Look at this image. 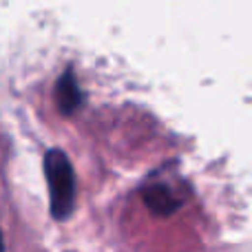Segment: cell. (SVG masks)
I'll use <instances>...</instances> for the list:
<instances>
[{
	"label": "cell",
	"mask_w": 252,
	"mask_h": 252,
	"mask_svg": "<svg viewBox=\"0 0 252 252\" xmlns=\"http://www.w3.org/2000/svg\"><path fill=\"white\" fill-rule=\"evenodd\" d=\"M56 104L58 109L62 111L64 115H71L80 109L82 104V91H80V84L75 80V73L73 71H64V73L58 78L56 82Z\"/></svg>",
	"instance_id": "7a4b0ae2"
},
{
	"label": "cell",
	"mask_w": 252,
	"mask_h": 252,
	"mask_svg": "<svg viewBox=\"0 0 252 252\" xmlns=\"http://www.w3.org/2000/svg\"><path fill=\"white\" fill-rule=\"evenodd\" d=\"M144 201L153 213L161 215V217L175 213L179 206V197L175 195V190L168 184H153V186L144 188Z\"/></svg>",
	"instance_id": "3957f363"
},
{
	"label": "cell",
	"mask_w": 252,
	"mask_h": 252,
	"mask_svg": "<svg viewBox=\"0 0 252 252\" xmlns=\"http://www.w3.org/2000/svg\"><path fill=\"white\" fill-rule=\"evenodd\" d=\"M44 177L49 186L51 215L56 219H66L75 204V173L69 157L60 148H51L44 155Z\"/></svg>",
	"instance_id": "6da1fadb"
}]
</instances>
